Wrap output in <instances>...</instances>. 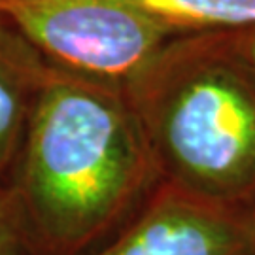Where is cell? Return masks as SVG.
I'll return each instance as SVG.
<instances>
[{"instance_id": "cell-1", "label": "cell", "mask_w": 255, "mask_h": 255, "mask_svg": "<svg viewBox=\"0 0 255 255\" xmlns=\"http://www.w3.org/2000/svg\"><path fill=\"white\" fill-rule=\"evenodd\" d=\"M17 206L49 255H78L106 237L159 183L121 83L55 66L19 149Z\"/></svg>"}, {"instance_id": "cell-2", "label": "cell", "mask_w": 255, "mask_h": 255, "mask_svg": "<svg viewBox=\"0 0 255 255\" xmlns=\"http://www.w3.org/2000/svg\"><path fill=\"white\" fill-rule=\"evenodd\" d=\"M159 182L255 204V76L233 30L183 32L121 83Z\"/></svg>"}, {"instance_id": "cell-3", "label": "cell", "mask_w": 255, "mask_h": 255, "mask_svg": "<svg viewBox=\"0 0 255 255\" xmlns=\"http://www.w3.org/2000/svg\"><path fill=\"white\" fill-rule=\"evenodd\" d=\"M0 15L47 63L114 83L183 34L140 0H0Z\"/></svg>"}, {"instance_id": "cell-4", "label": "cell", "mask_w": 255, "mask_h": 255, "mask_svg": "<svg viewBox=\"0 0 255 255\" xmlns=\"http://www.w3.org/2000/svg\"><path fill=\"white\" fill-rule=\"evenodd\" d=\"M91 255H255L252 208L159 182L144 208Z\"/></svg>"}, {"instance_id": "cell-5", "label": "cell", "mask_w": 255, "mask_h": 255, "mask_svg": "<svg viewBox=\"0 0 255 255\" xmlns=\"http://www.w3.org/2000/svg\"><path fill=\"white\" fill-rule=\"evenodd\" d=\"M53 64L0 15V174L19 155L28 118Z\"/></svg>"}, {"instance_id": "cell-6", "label": "cell", "mask_w": 255, "mask_h": 255, "mask_svg": "<svg viewBox=\"0 0 255 255\" xmlns=\"http://www.w3.org/2000/svg\"><path fill=\"white\" fill-rule=\"evenodd\" d=\"M182 32L255 27V0H140Z\"/></svg>"}, {"instance_id": "cell-7", "label": "cell", "mask_w": 255, "mask_h": 255, "mask_svg": "<svg viewBox=\"0 0 255 255\" xmlns=\"http://www.w3.org/2000/svg\"><path fill=\"white\" fill-rule=\"evenodd\" d=\"M0 255H23V237L13 212L0 199Z\"/></svg>"}, {"instance_id": "cell-8", "label": "cell", "mask_w": 255, "mask_h": 255, "mask_svg": "<svg viewBox=\"0 0 255 255\" xmlns=\"http://www.w3.org/2000/svg\"><path fill=\"white\" fill-rule=\"evenodd\" d=\"M233 32H235V38H237L240 53L246 59L248 66L252 68V72L255 76V27L242 28V30H233Z\"/></svg>"}, {"instance_id": "cell-9", "label": "cell", "mask_w": 255, "mask_h": 255, "mask_svg": "<svg viewBox=\"0 0 255 255\" xmlns=\"http://www.w3.org/2000/svg\"><path fill=\"white\" fill-rule=\"evenodd\" d=\"M252 218H254V229H255V204H254V208H252Z\"/></svg>"}]
</instances>
